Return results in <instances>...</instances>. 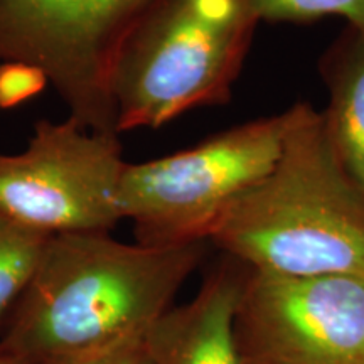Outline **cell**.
I'll return each mask as SVG.
<instances>
[{
	"label": "cell",
	"mask_w": 364,
	"mask_h": 364,
	"mask_svg": "<svg viewBox=\"0 0 364 364\" xmlns=\"http://www.w3.org/2000/svg\"><path fill=\"white\" fill-rule=\"evenodd\" d=\"M260 21L307 24L338 16L364 34V0H252Z\"/></svg>",
	"instance_id": "obj_11"
},
{
	"label": "cell",
	"mask_w": 364,
	"mask_h": 364,
	"mask_svg": "<svg viewBox=\"0 0 364 364\" xmlns=\"http://www.w3.org/2000/svg\"><path fill=\"white\" fill-rule=\"evenodd\" d=\"M0 364H31V363H27L24 359L14 356V354L0 349Z\"/></svg>",
	"instance_id": "obj_14"
},
{
	"label": "cell",
	"mask_w": 364,
	"mask_h": 364,
	"mask_svg": "<svg viewBox=\"0 0 364 364\" xmlns=\"http://www.w3.org/2000/svg\"><path fill=\"white\" fill-rule=\"evenodd\" d=\"M49 80L41 68L21 61L0 63V110H11L39 95Z\"/></svg>",
	"instance_id": "obj_12"
},
{
	"label": "cell",
	"mask_w": 364,
	"mask_h": 364,
	"mask_svg": "<svg viewBox=\"0 0 364 364\" xmlns=\"http://www.w3.org/2000/svg\"><path fill=\"white\" fill-rule=\"evenodd\" d=\"M145 334L122 341L112 348L66 364H152L145 348Z\"/></svg>",
	"instance_id": "obj_13"
},
{
	"label": "cell",
	"mask_w": 364,
	"mask_h": 364,
	"mask_svg": "<svg viewBox=\"0 0 364 364\" xmlns=\"http://www.w3.org/2000/svg\"><path fill=\"white\" fill-rule=\"evenodd\" d=\"M208 241L252 270L364 277V193L336 156L316 108L290 107L277 162Z\"/></svg>",
	"instance_id": "obj_2"
},
{
	"label": "cell",
	"mask_w": 364,
	"mask_h": 364,
	"mask_svg": "<svg viewBox=\"0 0 364 364\" xmlns=\"http://www.w3.org/2000/svg\"><path fill=\"white\" fill-rule=\"evenodd\" d=\"M48 238L0 215V332L33 280Z\"/></svg>",
	"instance_id": "obj_10"
},
{
	"label": "cell",
	"mask_w": 364,
	"mask_h": 364,
	"mask_svg": "<svg viewBox=\"0 0 364 364\" xmlns=\"http://www.w3.org/2000/svg\"><path fill=\"white\" fill-rule=\"evenodd\" d=\"M318 71L329 91L321 113L327 139L364 193V34L346 26L322 54Z\"/></svg>",
	"instance_id": "obj_9"
},
{
	"label": "cell",
	"mask_w": 364,
	"mask_h": 364,
	"mask_svg": "<svg viewBox=\"0 0 364 364\" xmlns=\"http://www.w3.org/2000/svg\"><path fill=\"white\" fill-rule=\"evenodd\" d=\"M204 252L206 241L147 247L108 233L49 236L0 349L31 364H66L145 334Z\"/></svg>",
	"instance_id": "obj_1"
},
{
	"label": "cell",
	"mask_w": 364,
	"mask_h": 364,
	"mask_svg": "<svg viewBox=\"0 0 364 364\" xmlns=\"http://www.w3.org/2000/svg\"><path fill=\"white\" fill-rule=\"evenodd\" d=\"M243 364H265V363H258V361H250V359H241Z\"/></svg>",
	"instance_id": "obj_15"
},
{
	"label": "cell",
	"mask_w": 364,
	"mask_h": 364,
	"mask_svg": "<svg viewBox=\"0 0 364 364\" xmlns=\"http://www.w3.org/2000/svg\"><path fill=\"white\" fill-rule=\"evenodd\" d=\"M260 22L252 0H150L108 75L118 134L226 105Z\"/></svg>",
	"instance_id": "obj_3"
},
{
	"label": "cell",
	"mask_w": 364,
	"mask_h": 364,
	"mask_svg": "<svg viewBox=\"0 0 364 364\" xmlns=\"http://www.w3.org/2000/svg\"><path fill=\"white\" fill-rule=\"evenodd\" d=\"M290 108L211 135L194 147L127 164L120 211L147 247L208 241L223 215L265 177L279 159Z\"/></svg>",
	"instance_id": "obj_4"
},
{
	"label": "cell",
	"mask_w": 364,
	"mask_h": 364,
	"mask_svg": "<svg viewBox=\"0 0 364 364\" xmlns=\"http://www.w3.org/2000/svg\"><path fill=\"white\" fill-rule=\"evenodd\" d=\"M247 270L225 257L189 302L164 312L144 336L152 364H243L233 318Z\"/></svg>",
	"instance_id": "obj_8"
},
{
	"label": "cell",
	"mask_w": 364,
	"mask_h": 364,
	"mask_svg": "<svg viewBox=\"0 0 364 364\" xmlns=\"http://www.w3.org/2000/svg\"><path fill=\"white\" fill-rule=\"evenodd\" d=\"M241 359L364 364V277L248 268L233 318Z\"/></svg>",
	"instance_id": "obj_7"
},
{
	"label": "cell",
	"mask_w": 364,
	"mask_h": 364,
	"mask_svg": "<svg viewBox=\"0 0 364 364\" xmlns=\"http://www.w3.org/2000/svg\"><path fill=\"white\" fill-rule=\"evenodd\" d=\"M127 162L118 134L41 120L21 154H0V215L46 236L110 233Z\"/></svg>",
	"instance_id": "obj_5"
},
{
	"label": "cell",
	"mask_w": 364,
	"mask_h": 364,
	"mask_svg": "<svg viewBox=\"0 0 364 364\" xmlns=\"http://www.w3.org/2000/svg\"><path fill=\"white\" fill-rule=\"evenodd\" d=\"M149 2L0 0V63L41 68L70 117L88 130L118 134L108 75L118 44Z\"/></svg>",
	"instance_id": "obj_6"
}]
</instances>
